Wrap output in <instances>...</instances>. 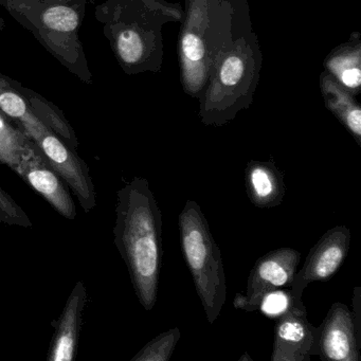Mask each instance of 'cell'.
I'll list each match as a JSON object with an SVG mask.
<instances>
[{"mask_svg":"<svg viewBox=\"0 0 361 361\" xmlns=\"http://www.w3.org/2000/svg\"><path fill=\"white\" fill-rule=\"evenodd\" d=\"M115 245L142 307L157 302L162 261V216L149 183L134 177L117 193Z\"/></svg>","mask_w":361,"mask_h":361,"instance_id":"cell-1","label":"cell"},{"mask_svg":"<svg viewBox=\"0 0 361 361\" xmlns=\"http://www.w3.org/2000/svg\"><path fill=\"white\" fill-rule=\"evenodd\" d=\"M85 1L71 5L60 0H6L4 7L69 71L88 82L92 75L79 41L80 9Z\"/></svg>","mask_w":361,"mask_h":361,"instance_id":"cell-2","label":"cell"},{"mask_svg":"<svg viewBox=\"0 0 361 361\" xmlns=\"http://www.w3.org/2000/svg\"><path fill=\"white\" fill-rule=\"evenodd\" d=\"M181 250L209 323L219 318L227 299L225 268L200 207L188 200L178 217Z\"/></svg>","mask_w":361,"mask_h":361,"instance_id":"cell-3","label":"cell"},{"mask_svg":"<svg viewBox=\"0 0 361 361\" xmlns=\"http://www.w3.org/2000/svg\"><path fill=\"white\" fill-rule=\"evenodd\" d=\"M300 261L301 253L293 248L276 249L259 257L249 274L246 295H236L234 307L245 312L259 310L267 293L291 286Z\"/></svg>","mask_w":361,"mask_h":361,"instance_id":"cell-4","label":"cell"},{"mask_svg":"<svg viewBox=\"0 0 361 361\" xmlns=\"http://www.w3.org/2000/svg\"><path fill=\"white\" fill-rule=\"evenodd\" d=\"M352 234L345 226H336L323 234L310 249L305 262L295 272L291 283V304L304 305L302 295L312 282H326L333 278L346 259L350 247Z\"/></svg>","mask_w":361,"mask_h":361,"instance_id":"cell-5","label":"cell"},{"mask_svg":"<svg viewBox=\"0 0 361 361\" xmlns=\"http://www.w3.org/2000/svg\"><path fill=\"white\" fill-rule=\"evenodd\" d=\"M56 174L71 188L85 212L97 206L96 191L87 164L50 130L33 140Z\"/></svg>","mask_w":361,"mask_h":361,"instance_id":"cell-6","label":"cell"},{"mask_svg":"<svg viewBox=\"0 0 361 361\" xmlns=\"http://www.w3.org/2000/svg\"><path fill=\"white\" fill-rule=\"evenodd\" d=\"M318 355V329L308 321L305 306L291 304L276 318L271 361H307Z\"/></svg>","mask_w":361,"mask_h":361,"instance_id":"cell-7","label":"cell"},{"mask_svg":"<svg viewBox=\"0 0 361 361\" xmlns=\"http://www.w3.org/2000/svg\"><path fill=\"white\" fill-rule=\"evenodd\" d=\"M14 172L28 183L50 206L67 219L77 217V209L63 179L50 166L44 154L35 142L23 156Z\"/></svg>","mask_w":361,"mask_h":361,"instance_id":"cell-8","label":"cell"},{"mask_svg":"<svg viewBox=\"0 0 361 361\" xmlns=\"http://www.w3.org/2000/svg\"><path fill=\"white\" fill-rule=\"evenodd\" d=\"M318 329V355L322 360L359 361L360 348L355 336L352 312L335 302Z\"/></svg>","mask_w":361,"mask_h":361,"instance_id":"cell-9","label":"cell"},{"mask_svg":"<svg viewBox=\"0 0 361 361\" xmlns=\"http://www.w3.org/2000/svg\"><path fill=\"white\" fill-rule=\"evenodd\" d=\"M87 301V290L82 281L75 284L56 325L48 350V361H73L79 344L82 314Z\"/></svg>","mask_w":361,"mask_h":361,"instance_id":"cell-10","label":"cell"},{"mask_svg":"<svg viewBox=\"0 0 361 361\" xmlns=\"http://www.w3.org/2000/svg\"><path fill=\"white\" fill-rule=\"evenodd\" d=\"M247 195L257 208L270 209L282 204L286 193L284 176L271 161H250L245 169Z\"/></svg>","mask_w":361,"mask_h":361,"instance_id":"cell-11","label":"cell"},{"mask_svg":"<svg viewBox=\"0 0 361 361\" xmlns=\"http://www.w3.org/2000/svg\"><path fill=\"white\" fill-rule=\"evenodd\" d=\"M0 111L31 140L46 128L33 113L23 92L22 85L0 73Z\"/></svg>","mask_w":361,"mask_h":361,"instance_id":"cell-12","label":"cell"},{"mask_svg":"<svg viewBox=\"0 0 361 361\" xmlns=\"http://www.w3.org/2000/svg\"><path fill=\"white\" fill-rule=\"evenodd\" d=\"M33 141L0 111V164L13 170Z\"/></svg>","mask_w":361,"mask_h":361,"instance_id":"cell-13","label":"cell"},{"mask_svg":"<svg viewBox=\"0 0 361 361\" xmlns=\"http://www.w3.org/2000/svg\"><path fill=\"white\" fill-rule=\"evenodd\" d=\"M325 90L329 94H334V99L327 100L329 109L341 120L343 126L350 130L358 145H361V111L358 105L355 104L354 101L348 94H343L331 82L326 81Z\"/></svg>","mask_w":361,"mask_h":361,"instance_id":"cell-14","label":"cell"},{"mask_svg":"<svg viewBox=\"0 0 361 361\" xmlns=\"http://www.w3.org/2000/svg\"><path fill=\"white\" fill-rule=\"evenodd\" d=\"M180 329L173 327L145 344L130 361H169L180 339Z\"/></svg>","mask_w":361,"mask_h":361,"instance_id":"cell-15","label":"cell"},{"mask_svg":"<svg viewBox=\"0 0 361 361\" xmlns=\"http://www.w3.org/2000/svg\"><path fill=\"white\" fill-rule=\"evenodd\" d=\"M331 73L340 80L345 87L357 90L361 83V71L359 66V54H342L329 62Z\"/></svg>","mask_w":361,"mask_h":361,"instance_id":"cell-16","label":"cell"},{"mask_svg":"<svg viewBox=\"0 0 361 361\" xmlns=\"http://www.w3.org/2000/svg\"><path fill=\"white\" fill-rule=\"evenodd\" d=\"M116 51L126 64H136L145 51L142 37L133 29H124L116 37Z\"/></svg>","mask_w":361,"mask_h":361,"instance_id":"cell-17","label":"cell"},{"mask_svg":"<svg viewBox=\"0 0 361 361\" xmlns=\"http://www.w3.org/2000/svg\"><path fill=\"white\" fill-rule=\"evenodd\" d=\"M0 223L23 228L32 227V221L18 202L0 187Z\"/></svg>","mask_w":361,"mask_h":361,"instance_id":"cell-18","label":"cell"},{"mask_svg":"<svg viewBox=\"0 0 361 361\" xmlns=\"http://www.w3.org/2000/svg\"><path fill=\"white\" fill-rule=\"evenodd\" d=\"M291 305L290 290H274L267 293L262 301L259 310L270 318H278Z\"/></svg>","mask_w":361,"mask_h":361,"instance_id":"cell-19","label":"cell"},{"mask_svg":"<svg viewBox=\"0 0 361 361\" xmlns=\"http://www.w3.org/2000/svg\"><path fill=\"white\" fill-rule=\"evenodd\" d=\"M244 63L238 56H232L226 59L221 68V81L227 86H234L240 81L244 75Z\"/></svg>","mask_w":361,"mask_h":361,"instance_id":"cell-20","label":"cell"},{"mask_svg":"<svg viewBox=\"0 0 361 361\" xmlns=\"http://www.w3.org/2000/svg\"><path fill=\"white\" fill-rule=\"evenodd\" d=\"M181 44H183V56L187 60L197 62V61H202L204 59V43L197 35H193V33H187L183 37Z\"/></svg>","mask_w":361,"mask_h":361,"instance_id":"cell-21","label":"cell"},{"mask_svg":"<svg viewBox=\"0 0 361 361\" xmlns=\"http://www.w3.org/2000/svg\"><path fill=\"white\" fill-rule=\"evenodd\" d=\"M185 78L188 86L193 92H196L202 85L204 81V67L200 61L193 62L185 59Z\"/></svg>","mask_w":361,"mask_h":361,"instance_id":"cell-22","label":"cell"},{"mask_svg":"<svg viewBox=\"0 0 361 361\" xmlns=\"http://www.w3.org/2000/svg\"><path fill=\"white\" fill-rule=\"evenodd\" d=\"M353 323H354L355 336L357 343L361 348V288L356 286L353 295Z\"/></svg>","mask_w":361,"mask_h":361,"instance_id":"cell-23","label":"cell"},{"mask_svg":"<svg viewBox=\"0 0 361 361\" xmlns=\"http://www.w3.org/2000/svg\"><path fill=\"white\" fill-rule=\"evenodd\" d=\"M5 1L6 0H0V8L5 6ZM4 27H5V22H4L3 16L0 14V30H3Z\"/></svg>","mask_w":361,"mask_h":361,"instance_id":"cell-24","label":"cell"},{"mask_svg":"<svg viewBox=\"0 0 361 361\" xmlns=\"http://www.w3.org/2000/svg\"><path fill=\"white\" fill-rule=\"evenodd\" d=\"M245 361V360H248V361H252V358H251L250 356H248V354H247V353H245L244 355H243L242 357H240V361Z\"/></svg>","mask_w":361,"mask_h":361,"instance_id":"cell-25","label":"cell"},{"mask_svg":"<svg viewBox=\"0 0 361 361\" xmlns=\"http://www.w3.org/2000/svg\"><path fill=\"white\" fill-rule=\"evenodd\" d=\"M60 1H65V3H73V1H79V0H60Z\"/></svg>","mask_w":361,"mask_h":361,"instance_id":"cell-26","label":"cell"}]
</instances>
